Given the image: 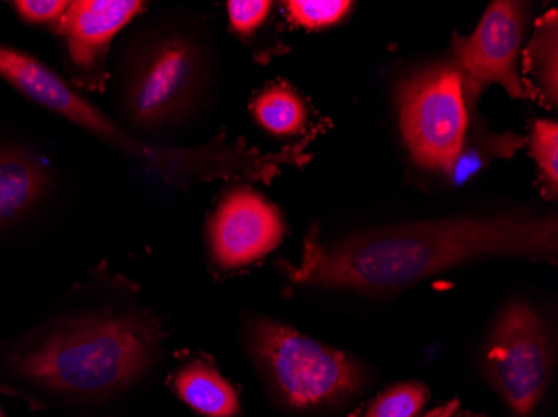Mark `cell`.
<instances>
[{
    "label": "cell",
    "instance_id": "obj_4",
    "mask_svg": "<svg viewBox=\"0 0 558 417\" xmlns=\"http://www.w3.org/2000/svg\"><path fill=\"white\" fill-rule=\"evenodd\" d=\"M208 75L205 49L190 34L141 33L119 69L121 115L133 136L166 133L183 122L205 93Z\"/></svg>",
    "mask_w": 558,
    "mask_h": 417
},
{
    "label": "cell",
    "instance_id": "obj_11",
    "mask_svg": "<svg viewBox=\"0 0 558 417\" xmlns=\"http://www.w3.org/2000/svg\"><path fill=\"white\" fill-rule=\"evenodd\" d=\"M49 186L46 165L29 150L0 149V225L14 221L39 203Z\"/></svg>",
    "mask_w": 558,
    "mask_h": 417
},
{
    "label": "cell",
    "instance_id": "obj_20",
    "mask_svg": "<svg viewBox=\"0 0 558 417\" xmlns=\"http://www.w3.org/2000/svg\"><path fill=\"white\" fill-rule=\"evenodd\" d=\"M0 417H5L4 413H2V410H0Z\"/></svg>",
    "mask_w": 558,
    "mask_h": 417
},
{
    "label": "cell",
    "instance_id": "obj_19",
    "mask_svg": "<svg viewBox=\"0 0 558 417\" xmlns=\"http://www.w3.org/2000/svg\"><path fill=\"white\" fill-rule=\"evenodd\" d=\"M15 12L27 24L58 25L62 15L68 11L65 0H17L14 2Z\"/></svg>",
    "mask_w": 558,
    "mask_h": 417
},
{
    "label": "cell",
    "instance_id": "obj_17",
    "mask_svg": "<svg viewBox=\"0 0 558 417\" xmlns=\"http://www.w3.org/2000/svg\"><path fill=\"white\" fill-rule=\"evenodd\" d=\"M288 19L298 27L322 30L347 17L353 2L347 0H291L287 2Z\"/></svg>",
    "mask_w": 558,
    "mask_h": 417
},
{
    "label": "cell",
    "instance_id": "obj_15",
    "mask_svg": "<svg viewBox=\"0 0 558 417\" xmlns=\"http://www.w3.org/2000/svg\"><path fill=\"white\" fill-rule=\"evenodd\" d=\"M428 396V389L420 382H398L373 401L366 416L416 417L425 407Z\"/></svg>",
    "mask_w": 558,
    "mask_h": 417
},
{
    "label": "cell",
    "instance_id": "obj_9",
    "mask_svg": "<svg viewBox=\"0 0 558 417\" xmlns=\"http://www.w3.org/2000/svg\"><path fill=\"white\" fill-rule=\"evenodd\" d=\"M283 237L284 221L278 207L251 187L231 189L209 219V253L215 265L228 271L255 265Z\"/></svg>",
    "mask_w": 558,
    "mask_h": 417
},
{
    "label": "cell",
    "instance_id": "obj_2",
    "mask_svg": "<svg viewBox=\"0 0 558 417\" xmlns=\"http://www.w3.org/2000/svg\"><path fill=\"white\" fill-rule=\"evenodd\" d=\"M161 353V326L144 310L105 309L44 329L12 351L8 372L72 400H105L146 378Z\"/></svg>",
    "mask_w": 558,
    "mask_h": 417
},
{
    "label": "cell",
    "instance_id": "obj_5",
    "mask_svg": "<svg viewBox=\"0 0 558 417\" xmlns=\"http://www.w3.org/2000/svg\"><path fill=\"white\" fill-rule=\"evenodd\" d=\"M246 346L272 396L294 410L340 406L365 385L353 356L275 319H251Z\"/></svg>",
    "mask_w": 558,
    "mask_h": 417
},
{
    "label": "cell",
    "instance_id": "obj_14",
    "mask_svg": "<svg viewBox=\"0 0 558 417\" xmlns=\"http://www.w3.org/2000/svg\"><path fill=\"white\" fill-rule=\"evenodd\" d=\"M256 124L275 137H293L308 122V106L303 97L284 83L265 87L251 103Z\"/></svg>",
    "mask_w": 558,
    "mask_h": 417
},
{
    "label": "cell",
    "instance_id": "obj_21",
    "mask_svg": "<svg viewBox=\"0 0 558 417\" xmlns=\"http://www.w3.org/2000/svg\"><path fill=\"white\" fill-rule=\"evenodd\" d=\"M454 417V416H453ZM462 417H480V416H462Z\"/></svg>",
    "mask_w": 558,
    "mask_h": 417
},
{
    "label": "cell",
    "instance_id": "obj_3",
    "mask_svg": "<svg viewBox=\"0 0 558 417\" xmlns=\"http://www.w3.org/2000/svg\"><path fill=\"white\" fill-rule=\"evenodd\" d=\"M0 77L47 111L61 115L131 161L172 182L222 175H269L279 164V158L259 156L240 146L180 149L140 139L81 96L58 72L22 50L0 46Z\"/></svg>",
    "mask_w": 558,
    "mask_h": 417
},
{
    "label": "cell",
    "instance_id": "obj_10",
    "mask_svg": "<svg viewBox=\"0 0 558 417\" xmlns=\"http://www.w3.org/2000/svg\"><path fill=\"white\" fill-rule=\"evenodd\" d=\"M144 11L140 0H75L69 2L56 29L61 34L71 64L94 90L106 83V59L119 33Z\"/></svg>",
    "mask_w": 558,
    "mask_h": 417
},
{
    "label": "cell",
    "instance_id": "obj_1",
    "mask_svg": "<svg viewBox=\"0 0 558 417\" xmlns=\"http://www.w3.org/2000/svg\"><path fill=\"white\" fill-rule=\"evenodd\" d=\"M558 221L551 214L507 212L369 229L323 243L312 232L296 266H284L293 284L319 290L387 293L448 269L492 257L557 259Z\"/></svg>",
    "mask_w": 558,
    "mask_h": 417
},
{
    "label": "cell",
    "instance_id": "obj_18",
    "mask_svg": "<svg viewBox=\"0 0 558 417\" xmlns=\"http://www.w3.org/2000/svg\"><path fill=\"white\" fill-rule=\"evenodd\" d=\"M271 9L272 2L266 0H230L226 4L231 30L241 37L255 34L269 17Z\"/></svg>",
    "mask_w": 558,
    "mask_h": 417
},
{
    "label": "cell",
    "instance_id": "obj_8",
    "mask_svg": "<svg viewBox=\"0 0 558 417\" xmlns=\"http://www.w3.org/2000/svg\"><path fill=\"white\" fill-rule=\"evenodd\" d=\"M526 17L529 12L522 2H492L472 36L457 39L454 68L472 83L498 84L515 99L526 97L519 68Z\"/></svg>",
    "mask_w": 558,
    "mask_h": 417
},
{
    "label": "cell",
    "instance_id": "obj_7",
    "mask_svg": "<svg viewBox=\"0 0 558 417\" xmlns=\"http://www.w3.org/2000/svg\"><path fill=\"white\" fill-rule=\"evenodd\" d=\"M550 331L525 301L500 310L485 347L484 369L513 416L530 417L541 406L554 375Z\"/></svg>",
    "mask_w": 558,
    "mask_h": 417
},
{
    "label": "cell",
    "instance_id": "obj_12",
    "mask_svg": "<svg viewBox=\"0 0 558 417\" xmlns=\"http://www.w3.org/2000/svg\"><path fill=\"white\" fill-rule=\"evenodd\" d=\"M174 393L205 417H236L241 410L236 389L206 360H191L175 372Z\"/></svg>",
    "mask_w": 558,
    "mask_h": 417
},
{
    "label": "cell",
    "instance_id": "obj_16",
    "mask_svg": "<svg viewBox=\"0 0 558 417\" xmlns=\"http://www.w3.org/2000/svg\"><path fill=\"white\" fill-rule=\"evenodd\" d=\"M530 152L537 162L545 191L550 196L558 193V125L555 121L541 119L532 127Z\"/></svg>",
    "mask_w": 558,
    "mask_h": 417
},
{
    "label": "cell",
    "instance_id": "obj_13",
    "mask_svg": "<svg viewBox=\"0 0 558 417\" xmlns=\"http://www.w3.org/2000/svg\"><path fill=\"white\" fill-rule=\"evenodd\" d=\"M523 58V72L530 77V86H535L538 99L547 108H557L558 14L555 9L538 19Z\"/></svg>",
    "mask_w": 558,
    "mask_h": 417
},
{
    "label": "cell",
    "instance_id": "obj_6",
    "mask_svg": "<svg viewBox=\"0 0 558 417\" xmlns=\"http://www.w3.org/2000/svg\"><path fill=\"white\" fill-rule=\"evenodd\" d=\"M404 146L420 168L451 172L466 146L465 77L454 65H432L398 93Z\"/></svg>",
    "mask_w": 558,
    "mask_h": 417
}]
</instances>
